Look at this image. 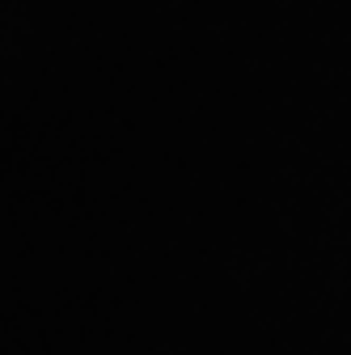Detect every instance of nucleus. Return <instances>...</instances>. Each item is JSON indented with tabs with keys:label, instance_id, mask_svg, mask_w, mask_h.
Returning a JSON list of instances; mask_svg holds the SVG:
<instances>
[]
</instances>
